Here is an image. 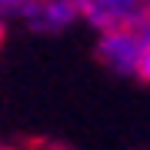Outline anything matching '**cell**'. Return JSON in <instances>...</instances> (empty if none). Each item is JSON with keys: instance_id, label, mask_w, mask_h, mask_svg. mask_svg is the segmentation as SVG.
I'll return each instance as SVG.
<instances>
[{"instance_id": "1", "label": "cell", "mask_w": 150, "mask_h": 150, "mask_svg": "<svg viewBox=\"0 0 150 150\" xmlns=\"http://www.w3.org/2000/svg\"><path fill=\"white\" fill-rule=\"evenodd\" d=\"M140 50H144L140 27H113V30H103L97 40V60L120 77H137Z\"/></svg>"}, {"instance_id": "2", "label": "cell", "mask_w": 150, "mask_h": 150, "mask_svg": "<svg viewBox=\"0 0 150 150\" xmlns=\"http://www.w3.org/2000/svg\"><path fill=\"white\" fill-rule=\"evenodd\" d=\"M80 17L93 30H113V27H137L150 13V0H74Z\"/></svg>"}, {"instance_id": "3", "label": "cell", "mask_w": 150, "mask_h": 150, "mask_svg": "<svg viewBox=\"0 0 150 150\" xmlns=\"http://www.w3.org/2000/svg\"><path fill=\"white\" fill-rule=\"evenodd\" d=\"M20 17H23V23L33 27V30L57 33V30L70 27V23L80 17V10H77L74 0H33Z\"/></svg>"}, {"instance_id": "4", "label": "cell", "mask_w": 150, "mask_h": 150, "mask_svg": "<svg viewBox=\"0 0 150 150\" xmlns=\"http://www.w3.org/2000/svg\"><path fill=\"white\" fill-rule=\"evenodd\" d=\"M140 27V37H144V50H140V67H137V80L150 83V13L137 23Z\"/></svg>"}, {"instance_id": "5", "label": "cell", "mask_w": 150, "mask_h": 150, "mask_svg": "<svg viewBox=\"0 0 150 150\" xmlns=\"http://www.w3.org/2000/svg\"><path fill=\"white\" fill-rule=\"evenodd\" d=\"M33 0H0V10L4 13H23Z\"/></svg>"}, {"instance_id": "6", "label": "cell", "mask_w": 150, "mask_h": 150, "mask_svg": "<svg viewBox=\"0 0 150 150\" xmlns=\"http://www.w3.org/2000/svg\"><path fill=\"white\" fill-rule=\"evenodd\" d=\"M0 40H4V10H0Z\"/></svg>"}, {"instance_id": "7", "label": "cell", "mask_w": 150, "mask_h": 150, "mask_svg": "<svg viewBox=\"0 0 150 150\" xmlns=\"http://www.w3.org/2000/svg\"><path fill=\"white\" fill-rule=\"evenodd\" d=\"M0 150H10V147H4V144H0Z\"/></svg>"}]
</instances>
